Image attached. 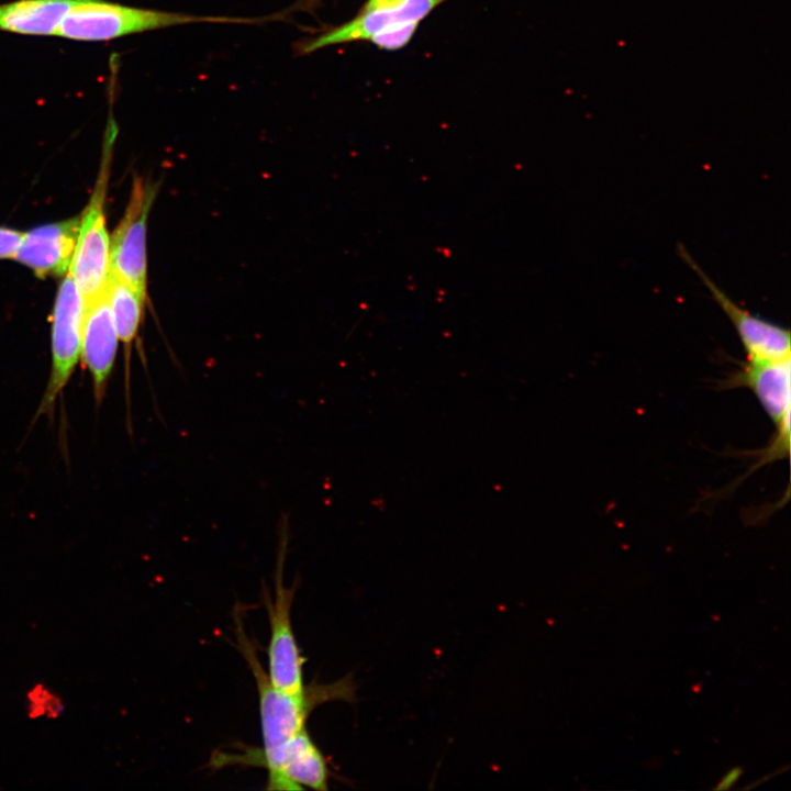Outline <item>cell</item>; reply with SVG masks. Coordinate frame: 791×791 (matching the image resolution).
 Returning <instances> with one entry per match:
<instances>
[{
    "instance_id": "6da1fadb",
    "label": "cell",
    "mask_w": 791,
    "mask_h": 791,
    "mask_svg": "<svg viewBox=\"0 0 791 791\" xmlns=\"http://www.w3.org/2000/svg\"><path fill=\"white\" fill-rule=\"evenodd\" d=\"M237 649L243 655L256 681L263 736L260 751L272 750L307 728L310 714L331 701H357V684L353 673L330 683L311 682L299 693H288L276 688L257 656L254 642L245 633L239 613L235 614Z\"/></svg>"
},
{
    "instance_id": "7a4b0ae2",
    "label": "cell",
    "mask_w": 791,
    "mask_h": 791,
    "mask_svg": "<svg viewBox=\"0 0 791 791\" xmlns=\"http://www.w3.org/2000/svg\"><path fill=\"white\" fill-rule=\"evenodd\" d=\"M257 19L194 15L122 4L110 0H76L55 36L82 42H102L191 23H256Z\"/></svg>"
},
{
    "instance_id": "3957f363",
    "label": "cell",
    "mask_w": 791,
    "mask_h": 791,
    "mask_svg": "<svg viewBox=\"0 0 791 791\" xmlns=\"http://www.w3.org/2000/svg\"><path fill=\"white\" fill-rule=\"evenodd\" d=\"M446 1L367 0L352 20L304 42L301 53L358 41L381 49H400L411 42L420 23Z\"/></svg>"
},
{
    "instance_id": "277c9868",
    "label": "cell",
    "mask_w": 791,
    "mask_h": 791,
    "mask_svg": "<svg viewBox=\"0 0 791 791\" xmlns=\"http://www.w3.org/2000/svg\"><path fill=\"white\" fill-rule=\"evenodd\" d=\"M97 181L89 202L80 214L76 247L68 272L73 276L83 302L101 293L110 275V236L107 230L105 198L116 127L110 122L105 131Z\"/></svg>"
},
{
    "instance_id": "5b68a950",
    "label": "cell",
    "mask_w": 791,
    "mask_h": 791,
    "mask_svg": "<svg viewBox=\"0 0 791 791\" xmlns=\"http://www.w3.org/2000/svg\"><path fill=\"white\" fill-rule=\"evenodd\" d=\"M83 298L67 272L59 283L52 314V366L42 401L36 411L52 415L76 369L81 354Z\"/></svg>"
},
{
    "instance_id": "8992f818",
    "label": "cell",
    "mask_w": 791,
    "mask_h": 791,
    "mask_svg": "<svg viewBox=\"0 0 791 791\" xmlns=\"http://www.w3.org/2000/svg\"><path fill=\"white\" fill-rule=\"evenodd\" d=\"M287 534L282 533L275 575L274 598L265 595L270 636L267 646V675L269 681L281 691L299 693L304 689L303 662L291 623V608L296 587H286L283 565Z\"/></svg>"
},
{
    "instance_id": "52a82bcc",
    "label": "cell",
    "mask_w": 791,
    "mask_h": 791,
    "mask_svg": "<svg viewBox=\"0 0 791 791\" xmlns=\"http://www.w3.org/2000/svg\"><path fill=\"white\" fill-rule=\"evenodd\" d=\"M231 757L238 758L242 764L265 768L268 772L266 788L269 790L309 788L325 791L332 777L326 757L307 728L272 750L250 749L243 755Z\"/></svg>"
},
{
    "instance_id": "ba28073f",
    "label": "cell",
    "mask_w": 791,
    "mask_h": 791,
    "mask_svg": "<svg viewBox=\"0 0 791 791\" xmlns=\"http://www.w3.org/2000/svg\"><path fill=\"white\" fill-rule=\"evenodd\" d=\"M157 185L136 177L123 218L110 237V274L147 298L146 234Z\"/></svg>"
},
{
    "instance_id": "9c48e42d",
    "label": "cell",
    "mask_w": 791,
    "mask_h": 791,
    "mask_svg": "<svg viewBox=\"0 0 791 791\" xmlns=\"http://www.w3.org/2000/svg\"><path fill=\"white\" fill-rule=\"evenodd\" d=\"M679 249L681 257L697 272L715 302L732 322L745 349L746 360L778 361L791 358V339L788 328L738 305L699 267L683 247H679Z\"/></svg>"
},
{
    "instance_id": "30bf717a",
    "label": "cell",
    "mask_w": 791,
    "mask_h": 791,
    "mask_svg": "<svg viewBox=\"0 0 791 791\" xmlns=\"http://www.w3.org/2000/svg\"><path fill=\"white\" fill-rule=\"evenodd\" d=\"M119 342L104 289L101 293L83 302L81 330L80 358L90 374L97 404L102 402L107 393Z\"/></svg>"
},
{
    "instance_id": "8fae6325",
    "label": "cell",
    "mask_w": 791,
    "mask_h": 791,
    "mask_svg": "<svg viewBox=\"0 0 791 791\" xmlns=\"http://www.w3.org/2000/svg\"><path fill=\"white\" fill-rule=\"evenodd\" d=\"M80 215L23 232L14 259L40 278L65 276L74 256Z\"/></svg>"
},
{
    "instance_id": "7c38bea8",
    "label": "cell",
    "mask_w": 791,
    "mask_h": 791,
    "mask_svg": "<svg viewBox=\"0 0 791 791\" xmlns=\"http://www.w3.org/2000/svg\"><path fill=\"white\" fill-rule=\"evenodd\" d=\"M791 358L778 361L746 360L720 382L721 389L747 388L775 426L790 420Z\"/></svg>"
},
{
    "instance_id": "4fadbf2b",
    "label": "cell",
    "mask_w": 791,
    "mask_h": 791,
    "mask_svg": "<svg viewBox=\"0 0 791 791\" xmlns=\"http://www.w3.org/2000/svg\"><path fill=\"white\" fill-rule=\"evenodd\" d=\"M76 0H14L0 4V31L55 36L56 29Z\"/></svg>"
},
{
    "instance_id": "5bb4252c",
    "label": "cell",
    "mask_w": 791,
    "mask_h": 791,
    "mask_svg": "<svg viewBox=\"0 0 791 791\" xmlns=\"http://www.w3.org/2000/svg\"><path fill=\"white\" fill-rule=\"evenodd\" d=\"M105 291L119 341L130 353L143 320L147 298L123 280L109 275Z\"/></svg>"
},
{
    "instance_id": "9a60e30c",
    "label": "cell",
    "mask_w": 791,
    "mask_h": 791,
    "mask_svg": "<svg viewBox=\"0 0 791 791\" xmlns=\"http://www.w3.org/2000/svg\"><path fill=\"white\" fill-rule=\"evenodd\" d=\"M27 700L30 703L29 712L34 717L44 714L55 717L63 711V703L60 699L48 692L43 687L37 686L29 692Z\"/></svg>"
},
{
    "instance_id": "2e32d148",
    "label": "cell",
    "mask_w": 791,
    "mask_h": 791,
    "mask_svg": "<svg viewBox=\"0 0 791 791\" xmlns=\"http://www.w3.org/2000/svg\"><path fill=\"white\" fill-rule=\"evenodd\" d=\"M23 232L0 227V259L14 258Z\"/></svg>"
},
{
    "instance_id": "e0dca14e",
    "label": "cell",
    "mask_w": 791,
    "mask_h": 791,
    "mask_svg": "<svg viewBox=\"0 0 791 791\" xmlns=\"http://www.w3.org/2000/svg\"><path fill=\"white\" fill-rule=\"evenodd\" d=\"M742 768L734 767L728 770L723 778L715 786V790H727L731 789L742 776Z\"/></svg>"
}]
</instances>
